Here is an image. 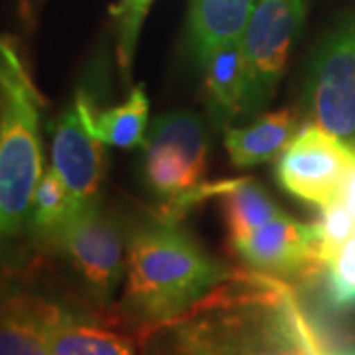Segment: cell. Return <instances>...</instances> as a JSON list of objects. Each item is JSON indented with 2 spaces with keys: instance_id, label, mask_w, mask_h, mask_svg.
<instances>
[{
  "instance_id": "cell-1",
  "label": "cell",
  "mask_w": 355,
  "mask_h": 355,
  "mask_svg": "<svg viewBox=\"0 0 355 355\" xmlns=\"http://www.w3.org/2000/svg\"><path fill=\"white\" fill-rule=\"evenodd\" d=\"M142 355H316L324 343L296 292L259 270H235L178 316L140 326Z\"/></svg>"
},
{
  "instance_id": "cell-2",
  "label": "cell",
  "mask_w": 355,
  "mask_h": 355,
  "mask_svg": "<svg viewBox=\"0 0 355 355\" xmlns=\"http://www.w3.org/2000/svg\"><path fill=\"white\" fill-rule=\"evenodd\" d=\"M233 272L178 221L158 219L130 235L123 310L140 326L164 322L200 302Z\"/></svg>"
},
{
  "instance_id": "cell-3",
  "label": "cell",
  "mask_w": 355,
  "mask_h": 355,
  "mask_svg": "<svg viewBox=\"0 0 355 355\" xmlns=\"http://www.w3.org/2000/svg\"><path fill=\"white\" fill-rule=\"evenodd\" d=\"M0 237L24 227L42 178L38 95L16 51L0 40Z\"/></svg>"
},
{
  "instance_id": "cell-4",
  "label": "cell",
  "mask_w": 355,
  "mask_h": 355,
  "mask_svg": "<svg viewBox=\"0 0 355 355\" xmlns=\"http://www.w3.org/2000/svg\"><path fill=\"white\" fill-rule=\"evenodd\" d=\"M304 16V0L257 2L241 36L245 116L257 114L272 101Z\"/></svg>"
},
{
  "instance_id": "cell-5",
  "label": "cell",
  "mask_w": 355,
  "mask_h": 355,
  "mask_svg": "<svg viewBox=\"0 0 355 355\" xmlns=\"http://www.w3.org/2000/svg\"><path fill=\"white\" fill-rule=\"evenodd\" d=\"M304 103L312 123L355 148V14L318 46L306 76Z\"/></svg>"
},
{
  "instance_id": "cell-6",
  "label": "cell",
  "mask_w": 355,
  "mask_h": 355,
  "mask_svg": "<svg viewBox=\"0 0 355 355\" xmlns=\"http://www.w3.org/2000/svg\"><path fill=\"white\" fill-rule=\"evenodd\" d=\"M73 266L91 296L107 304L127 272L125 237L97 202L83 203L50 239Z\"/></svg>"
},
{
  "instance_id": "cell-7",
  "label": "cell",
  "mask_w": 355,
  "mask_h": 355,
  "mask_svg": "<svg viewBox=\"0 0 355 355\" xmlns=\"http://www.w3.org/2000/svg\"><path fill=\"white\" fill-rule=\"evenodd\" d=\"M355 148L316 123H306L277 158V180L291 196L326 207L342 198Z\"/></svg>"
},
{
  "instance_id": "cell-8",
  "label": "cell",
  "mask_w": 355,
  "mask_h": 355,
  "mask_svg": "<svg viewBox=\"0 0 355 355\" xmlns=\"http://www.w3.org/2000/svg\"><path fill=\"white\" fill-rule=\"evenodd\" d=\"M144 148V176L158 196L172 198L200 184L207 166V135L202 116L174 111L154 119Z\"/></svg>"
},
{
  "instance_id": "cell-9",
  "label": "cell",
  "mask_w": 355,
  "mask_h": 355,
  "mask_svg": "<svg viewBox=\"0 0 355 355\" xmlns=\"http://www.w3.org/2000/svg\"><path fill=\"white\" fill-rule=\"evenodd\" d=\"M95 105L85 91L53 121L51 170L64 180L77 202H95L105 178V142L95 130Z\"/></svg>"
},
{
  "instance_id": "cell-10",
  "label": "cell",
  "mask_w": 355,
  "mask_h": 355,
  "mask_svg": "<svg viewBox=\"0 0 355 355\" xmlns=\"http://www.w3.org/2000/svg\"><path fill=\"white\" fill-rule=\"evenodd\" d=\"M253 270L277 279L318 275L314 259L312 225H304L280 211L279 216L254 229L253 233L231 249Z\"/></svg>"
},
{
  "instance_id": "cell-11",
  "label": "cell",
  "mask_w": 355,
  "mask_h": 355,
  "mask_svg": "<svg viewBox=\"0 0 355 355\" xmlns=\"http://www.w3.org/2000/svg\"><path fill=\"white\" fill-rule=\"evenodd\" d=\"M203 65L205 105L216 127L227 130L231 123L245 116V65L241 40L229 42L211 51Z\"/></svg>"
},
{
  "instance_id": "cell-12",
  "label": "cell",
  "mask_w": 355,
  "mask_h": 355,
  "mask_svg": "<svg viewBox=\"0 0 355 355\" xmlns=\"http://www.w3.org/2000/svg\"><path fill=\"white\" fill-rule=\"evenodd\" d=\"M298 130V114L292 109H279L257 116L245 127L225 130V148L233 166L251 168L279 158Z\"/></svg>"
},
{
  "instance_id": "cell-13",
  "label": "cell",
  "mask_w": 355,
  "mask_h": 355,
  "mask_svg": "<svg viewBox=\"0 0 355 355\" xmlns=\"http://www.w3.org/2000/svg\"><path fill=\"white\" fill-rule=\"evenodd\" d=\"M44 328L51 355H137L128 338L79 320L50 302Z\"/></svg>"
},
{
  "instance_id": "cell-14",
  "label": "cell",
  "mask_w": 355,
  "mask_h": 355,
  "mask_svg": "<svg viewBox=\"0 0 355 355\" xmlns=\"http://www.w3.org/2000/svg\"><path fill=\"white\" fill-rule=\"evenodd\" d=\"M259 0H191L190 44L203 62L211 51L239 42Z\"/></svg>"
},
{
  "instance_id": "cell-15",
  "label": "cell",
  "mask_w": 355,
  "mask_h": 355,
  "mask_svg": "<svg viewBox=\"0 0 355 355\" xmlns=\"http://www.w3.org/2000/svg\"><path fill=\"white\" fill-rule=\"evenodd\" d=\"M48 302L14 294L0 306V355H51L46 340Z\"/></svg>"
},
{
  "instance_id": "cell-16",
  "label": "cell",
  "mask_w": 355,
  "mask_h": 355,
  "mask_svg": "<svg viewBox=\"0 0 355 355\" xmlns=\"http://www.w3.org/2000/svg\"><path fill=\"white\" fill-rule=\"evenodd\" d=\"M221 200L231 249L282 211L265 188L249 178H239L237 184L221 196Z\"/></svg>"
},
{
  "instance_id": "cell-17",
  "label": "cell",
  "mask_w": 355,
  "mask_h": 355,
  "mask_svg": "<svg viewBox=\"0 0 355 355\" xmlns=\"http://www.w3.org/2000/svg\"><path fill=\"white\" fill-rule=\"evenodd\" d=\"M148 97L142 85L130 89L127 101L95 113V130L99 139L114 148H137L148 132Z\"/></svg>"
},
{
  "instance_id": "cell-18",
  "label": "cell",
  "mask_w": 355,
  "mask_h": 355,
  "mask_svg": "<svg viewBox=\"0 0 355 355\" xmlns=\"http://www.w3.org/2000/svg\"><path fill=\"white\" fill-rule=\"evenodd\" d=\"M81 207L73 193L64 184V180L53 170H48L40 178L38 188L34 193L30 221L40 235L48 241L51 235L65 225V221Z\"/></svg>"
},
{
  "instance_id": "cell-19",
  "label": "cell",
  "mask_w": 355,
  "mask_h": 355,
  "mask_svg": "<svg viewBox=\"0 0 355 355\" xmlns=\"http://www.w3.org/2000/svg\"><path fill=\"white\" fill-rule=\"evenodd\" d=\"M314 233V259L318 270L322 272L330 259L340 251L343 243L355 235V217L345 207V203L336 200L326 207H320V217L312 223Z\"/></svg>"
},
{
  "instance_id": "cell-20",
  "label": "cell",
  "mask_w": 355,
  "mask_h": 355,
  "mask_svg": "<svg viewBox=\"0 0 355 355\" xmlns=\"http://www.w3.org/2000/svg\"><path fill=\"white\" fill-rule=\"evenodd\" d=\"M324 296L334 310L355 308V235L324 266Z\"/></svg>"
},
{
  "instance_id": "cell-21",
  "label": "cell",
  "mask_w": 355,
  "mask_h": 355,
  "mask_svg": "<svg viewBox=\"0 0 355 355\" xmlns=\"http://www.w3.org/2000/svg\"><path fill=\"white\" fill-rule=\"evenodd\" d=\"M153 2L154 0H121L111 10L116 18V28H119L116 58H119V65H121L125 81H128V77H130L140 28H142V22H144Z\"/></svg>"
},
{
  "instance_id": "cell-22",
  "label": "cell",
  "mask_w": 355,
  "mask_h": 355,
  "mask_svg": "<svg viewBox=\"0 0 355 355\" xmlns=\"http://www.w3.org/2000/svg\"><path fill=\"white\" fill-rule=\"evenodd\" d=\"M342 202L345 203V207L352 211V216L355 217V166L352 168L349 176H347V182L343 186L342 191Z\"/></svg>"
},
{
  "instance_id": "cell-23",
  "label": "cell",
  "mask_w": 355,
  "mask_h": 355,
  "mask_svg": "<svg viewBox=\"0 0 355 355\" xmlns=\"http://www.w3.org/2000/svg\"><path fill=\"white\" fill-rule=\"evenodd\" d=\"M316 355H355V347H352V349H340V352H320V354Z\"/></svg>"
},
{
  "instance_id": "cell-24",
  "label": "cell",
  "mask_w": 355,
  "mask_h": 355,
  "mask_svg": "<svg viewBox=\"0 0 355 355\" xmlns=\"http://www.w3.org/2000/svg\"><path fill=\"white\" fill-rule=\"evenodd\" d=\"M2 239V237H0ZM6 298H4V277H2V263H0V306L4 302Z\"/></svg>"
}]
</instances>
